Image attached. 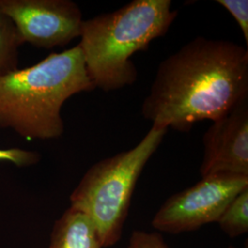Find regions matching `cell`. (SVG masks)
Segmentation results:
<instances>
[{"mask_svg": "<svg viewBox=\"0 0 248 248\" xmlns=\"http://www.w3.org/2000/svg\"><path fill=\"white\" fill-rule=\"evenodd\" d=\"M217 222L223 232L232 238L248 232V187L231 202Z\"/></svg>", "mask_w": 248, "mask_h": 248, "instance_id": "cell-10", "label": "cell"}, {"mask_svg": "<svg viewBox=\"0 0 248 248\" xmlns=\"http://www.w3.org/2000/svg\"><path fill=\"white\" fill-rule=\"evenodd\" d=\"M96 89L79 45L0 78V129L27 140H51L64 130L61 110L72 96Z\"/></svg>", "mask_w": 248, "mask_h": 248, "instance_id": "cell-2", "label": "cell"}, {"mask_svg": "<svg viewBox=\"0 0 248 248\" xmlns=\"http://www.w3.org/2000/svg\"><path fill=\"white\" fill-rule=\"evenodd\" d=\"M228 248H235V247H229ZM248 248V247H246V248Z\"/></svg>", "mask_w": 248, "mask_h": 248, "instance_id": "cell-14", "label": "cell"}, {"mask_svg": "<svg viewBox=\"0 0 248 248\" xmlns=\"http://www.w3.org/2000/svg\"><path fill=\"white\" fill-rule=\"evenodd\" d=\"M41 160L39 153L20 148L0 149V161L10 162L18 168L31 167Z\"/></svg>", "mask_w": 248, "mask_h": 248, "instance_id": "cell-12", "label": "cell"}, {"mask_svg": "<svg viewBox=\"0 0 248 248\" xmlns=\"http://www.w3.org/2000/svg\"><path fill=\"white\" fill-rule=\"evenodd\" d=\"M171 0H133L123 8L84 19L79 45L94 87L105 92L133 85L131 56L166 35L177 18Z\"/></svg>", "mask_w": 248, "mask_h": 248, "instance_id": "cell-3", "label": "cell"}, {"mask_svg": "<svg viewBox=\"0 0 248 248\" xmlns=\"http://www.w3.org/2000/svg\"><path fill=\"white\" fill-rule=\"evenodd\" d=\"M202 177L220 173L248 176V101L213 122L203 136Z\"/></svg>", "mask_w": 248, "mask_h": 248, "instance_id": "cell-7", "label": "cell"}, {"mask_svg": "<svg viewBox=\"0 0 248 248\" xmlns=\"http://www.w3.org/2000/svg\"><path fill=\"white\" fill-rule=\"evenodd\" d=\"M248 187V176L220 173L203 177L194 186L169 197L152 225L169 233L195 231L217 222L231 202Z\"/></svg>", "mask_w": 248, "mask_h": 248, "instance_id": "cell-5", "label": "cell"}, {"mask_svg": "<svg viewBox=\"0 0 248 248\" xmlns=\"http://www.w3.org/2000/svg\"><path fill=\"white\" fill-rule=\"evenodd\" d=\"M248 101V50L228 40L197 37L160 62L142 115L152 126L189 132Z\"/></svg>", "mask_w": 248, "mask_h": 248, "instance_id": "cell-1", "label": "cell"}, {"mask_svg": "<svg viewBox=\"0 0 248 248\" xmlns=\"http://www.w3.org/2000/svg\"><path fill=\"white\" fill-rule=\"evenodd\" d=\"M223 8L228 10L232 16L238 23L246 41L247 48L248 45V0H217Z\"/></svg>", "mask_w": 248, "mask_h": 248, "instance_id": "cell-11", "label": "cell"}, {"mask_svg": "<svg viewBox=\"0 0 248 248\" xmlns=\"http://www.w3.org/2000/svg\"><path fill=\"white\" fill-rule=\"evenodd\" d=\"M128 248H170L158 232L134 231L130 237Z\"/></svg>", "mask_w": 248, "mask_h": 248, "instance_id": "cell-13", "label": "cell"}, {"mask_svg": "<svg viewBox=\"0 0 248 248\" xmlns=\"http://www.w3.org/2000/svg\"><path fill=\"white\" fill-rule=\"evenodd\" d=\"M23 44L53 49L80 37L82 11L71 0H0Z\"/></svg>", "mask_w": 248, "mask_h": 248, "instance_id": "cell-6", "label": "cell"}, {"mask_svg": "<svg viewBox=\"0 0 248 248\" xmlns=\"http://www.w3.org/2000/svg\"><path fill=\"white\" fill-rule=\"evenodd\" d=\"M167 133L152 126L135 147L93 165L72 192L70 207L94 223L102 248L121 240L137 181Z\"/></svg>", "mask_w": 248, "mask_h": 248, "instance_id": "cell-4", "label": "cell"}, {"mask_svg": "<svg viewBox=\"0 0 248 248\" xmlns=\"http://www.w3.org/2000/svg\"><path fill=\"white\" fill-rule=\"evenodd\" d=\"M49 248H102L94 223L69 207L53 224Z\"/></svg>", "mask_w": 248, "mask_h": 248, "instance_id": "cell-8", "label": "cell"}, {"mask_svg": "<svg viewBox=\"0 0 248 248\" xmlns=\"http://www.w3.org/2000/svg\"><path fill=\"white\" fill-rule=\"evenodd\" d=\"M22 45L16 27L0 10V78L18 69V47Z\"/></svg>", "mask_w": 248, "mask_h": 248, "instance_id": "cell-9", "label": "cell"}]
</instances>
